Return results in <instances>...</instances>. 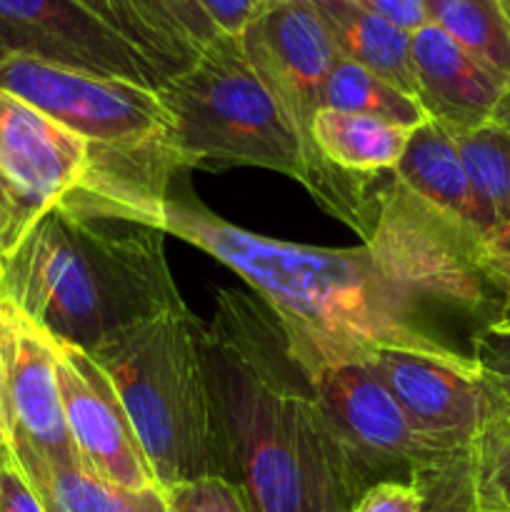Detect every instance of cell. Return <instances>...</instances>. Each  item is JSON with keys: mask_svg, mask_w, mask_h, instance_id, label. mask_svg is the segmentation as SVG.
I'll list each match as a JSON object with an SVG mask.
<instances>
[{"mask_svg": "<svg viewBox=\"0 0 510 512\" xmlns=\"http://www.w3.org/2000/svg\"><path fill=\"white\" fill-rule=\"evenodd\" d=\"M393 178L425 200L430 208L440 210L485 238L498 230V223L470 183L453 138L435 120L413 130L403 158L395 165Z\"/></svg>", "mask_w": 510, "mask_h": 512, "instance_id": "15", "label": "cell"}, {"mask_svg": "<svg viewBox=\"0 0 510 512\" xmlns=\"http://www.w3.org/2000/svg\"><path fill=\"white\" fill-rule=\"evenodd\" d=\"M0 448L8 458L80 460L65 425L55 340L0 298Z\"/></svg>", "mask_w": 510, "mask_h": 512, "instance_id": "10", "label": "cell"}, {"mask_svg": "<svg viewBox=\"0 0 510 512\" xmlns=\"http://www.w3.org/2000/svg\"><path fill=\"white\" fill-rule=\"evenodd\" d=\"M3 455H5V453H3V448H0V458H3Z\"/></svg>", "mask_w": 510, "mask_h": 512, "instance_id": "35", "label": "cell"}, {"mask_svg": "<svg viewBox=\"0 0 510 512\" xmlns=\"http://www.w3.org/2000/svg\"><path fill=\"white\" fill-rule=\"evenodd\" d=\"M358 3L408 35L418 33L430 23L423 0H358Z\"/></svg>", "mask_w": 510, "mask_h": 512, "instance_id": "30", "label": "cell"}, {"mask_svg": "<svg viewBox=\"0 0 510 512\" xmlns=\"http://www.w3.org/2000/svg\"><path fill=\"white\" fill-rule=\"evenodd\" d=\"M88 165V143L78 133L0 90V260L83 185Z\"/></svg>", "mask_w": 510, "mask_h": 512, "instance_id": "8", "label": "cell"}, {"mask_svg": "<svg viewBox=\"0 0 510 512\" xmlns=\"http://www.w3.org/2000/svg\"><path fill=\"white\" fill-rule=\"evenodd\" d=\"M485 270H488L495 290L503 298V315H510V225L508 228L493 230L485 238Z\"/></svg>", "mask_w": 510, "mask_h": 512, "instance_id": "29", "label": "cell"}, {"mask_svg": "<svg viewBox=\"0 0 510 512\" xmlns=\"http://www.w3.org/2000/svg\"><path fill=\"white\" fill-rule=\"evenodd\" d=\"M290 345L365 490L383 480L413 483L425 470L458 458L440 453L418 433L370 368L368 355L335 353L318 345Z\"/></svg>", "mask_w": 510, "mask_h": 512, "instance_id": "7", "label": "cell"}, {"mask_svg": "<svg viewBox=\"0 0 510 512\" xmlns=\"http://www.w3.org/2000/svg\"><path fill=\"white\" fill-rule=\"evenodd\" d=\"M55 373L80 463L123 490H160L123 403L95 360L85 350L55 340Z\"/></svg>", "mask_w": 510, "mask_h": 512, "instance_id": "12", "label": "cell"}, {"mask_svg": "<svg viewBox=\"0 0 510 512\" xmlns=\"http://www.w3.org/2000/svg\"><path fill=\"white\" fill-rule=\"evenodd\" d=\"M463 158L475 193L498 228L510 225V128L488 123L468 130H448Z\"/></svg>", "mask_w": 510, "mask_h": 512, "instance_id": "21", "label": "cell"}, {"mask_svg": "<svg viewBox=\"0 0 510 512\" xmlns=\"http://www.w3.org/2000/svg\"><path fill=\"white\" fill-rule=\"evenodd\" d=\"M503 5H505V10H508V15H510V0H503Z\"/></svg>", "mask_w": 510, "mask_h": 512, "instance_id": "33", "label": "cell"}, {"mask_svg": "<svg viewBox=\"0 0 510 512\" xmlns=\"http://www.w3.org/2000/svg\"><path fill=\"white\" fill-rule=\"evenodd\" d=\"M203 323L185 308L120 330L88 353L113 383L158 488L220 478Z\"/></svg>", "mask_w": 510, "mask_h": 512, "instance_id": "5", "label": "cell"}, {"mask_svg": "<svg viewBox=\"0 0 510 512\" xmlns=\"http://www.w3.org/2000/svg\"><path fill=\"white\" fill-rule=\"evenodd\" d=\"M413 130L368 115L340 113L323 108L310 125V138L320 158L333 170L355 180L373 183L378 173L390 170L403 158Z\"/></svg>", "mask_w": 510, "mask_h": 512, "instance_id": "17", "label": "cell"}, {"mask_svg": "<svg viewBox=\"0 0 510 512\" xmlns=\"http://www.w3.org/2000/svg\"><path fill=\"white\" fill-rule=\"evenodd\" d=\"M168 512H248L238 490L223 478H203L165 490Z\"/></svg>", "mask_w": 510, "mask_h": 512, "instance_id": "25", "label": "cell"}, {"mask_svg": "<svg viewBox=\"0 0 510 512\" xmlns=\"http://www.w3.org/2000/svg\"><path fill=\"white\" fill-rule=\"evenodd\" d=\"M13 463L35 490L45 512H168L163 490H123L85 468L80 460L53 463L23 455Z\"/></svg>", "mask_w": 510, "mask_h": 512, "instance_id": "18", "label": "cell"}, {"mask_svg": "<svg viewBox=\"0 0 510 512\" xmlns=\"http://www.w3.org/2000/svg\"><path fill=\"white\" fill-rule=\"evenodd\" d=\"M33 58L158 88L155 65L85 0H0V60Z\"/></svg>", "mask_w": 510, "mask_h": 512, "instance_id": "9", "label": "cell"}, {"mask_svg": "<svg viewBox=\"0 0 510 512\" xmlns=\"http://www.w3.org/2000/svg\"><path fill=\"white\" fill-rule=\"evenodd\" d=\"M420 505H423V493L418 483L383 480L365 490L350 512H420Z\"/></svg>", "mask_w": 510, "mask_h": 512, "instance_id": "26", "label": "cell"}, {"mask_svg": "<svg viewBox=\"0 0 510 512\" xmlns=\"http://www.w3.org/2000/svg\"><path fill=\"white\" fill-rule=\"evenodd\" d=\"M413 483L423 493L420 512H483L470 453L425 470Z\"/></svg>", "mask_w": 510, "mask_h": 512, "instance_id": "23", "label": "cell"}, {"mask_svg": "<svg viewBox=\"0 0 510 512\" xmlns=\"http://www.w3.org/2000/svg\"><path fill=\"white\" fill-rule=\"evenodd\" d=\"M160 228L238 273L278 315L290 343L348 355L393 348L470 358L445 333L448 315L395 278L370 245L315 248L265 238L173 195Z\"/></svg>", "mask_w": 510, "mask_h": 512, "instance_id": "2", "label": "cell"}, {"mask_svg": "<svg viewBox=\"0 0 510 512\" xmlns=\"http://www.w3.org/2000/svg\"><path fill=\"white\" fill-rule=\"evenodd\" d=\"M480 508L510 512V413L495 410L470 448Z\"/></svg>", "mask_w": 510, "mask_h": 512, "instance_id": "22", "label": "cell"}, {"mask_svg": "<svg viewBox=\"0 0 510 512\" xmlns=\"http://www.w3.org/2000/svg\"><path fill=\"white\" fill-rule=\"evenodd\" d=\"M165 235L155 220L75 188L3 260L0 298L58 343L93 353L183 305Z\"/></svg>", "mask_w": 510, "mask_h": 512, "instance_id": "3", "label": "cell"}, {"mask_svg": "<svg viewBox=\"0 0 510 512\" xmlns=\"http://www.w3.org/2000/svg\"><path fill=\"white\" fill-rule=\"evenodd\" d=\"M490 120H493V123H498V125H505V128H510V85L505 88L503 98H500L498 108H495L493 118H490Z\"/></svg>", "mask_w": 510, "mask_h": 512, "instance_id": "31", "label": "cell"}, {"mask_svg": "<svg viewBox=\"0 0 510 512\" xmlns=\"http://www.w3.org/2000/svg\"><path fill=\"white\" fill-rule=\"evenodd\" d=\"M310 5L323 20L338 58L350 60L418 98L410 35L405 30L370 13L358 0H310Z\"/></svg>", "mask_w": 510, "mask_h": 512, "instance_id": "16", "label": "cell"}, {"mask_svg": "<svg viewBox=\"0 0 510 512\" xmlns=\"http://www.w3.org/2000/svg\"><path fill=\"white\" fill-rule=\"evenodd\" d=\"M85 3H88L90 8H95V10H98V3H95V0H85ZM98 13H100V10H98ZM100 15H103V13H100ZM103 18H105V15H103Z\"/></svg>", "mask_w": 510, "mask_h": 512, "instance_id": "32", "label": "cell"}, {"mask_svg": "<svg viewBox=\"0 0 510 512\" xmlns=\"http://www.w3.org/2000/svg\"><path fill=\"white\" fill-rule=\"evenodd\" d=\"M410 58L420 105L445 130L488 123L508 88L503 78L433 23L410 35Z\"/></svg>", "mask_w": 510, "mask_h": 512, "instance_id": "13", "label": "cell"}, {"mask_svg": "<svg viewBox=\"0 0 510 512\" xmlns=\"http://www.w3.org/2000/svg\"><path fill=\"white\" fill-rule=\"evenodd\" d=\"M323 108L340 110V113L368 115V118L385 120L400 128L415 130L428 123V113L418 98L403 93L388 80L378 78L370 70L338 58L325 83Z\"/></svg>", "mask_w": 510, "mask_h": 512, "instance_id": "20", "label": "cell"}, {"mask_svg": "<svg viewBox=\"0 0 510 512\" xmlns=\"http://www.w3.org/2000/svg\"><path fill=\"white\" fill-rule=\"evenodd\" d=\"M428 20L510 85V15L503 0H423Z\"/></svg>", "mask_w": 510, "mask_h": 512, "instance_id": "19", "label": "cell"}, {"mask_svg": "<svg viewBox=\"0 0 510 512\" xmlns=\"http://www.w3.org/2000/svg\"><path fill=\"white\" fill-rule=\"evenodd\" d=\"M220 478L248 512H350L365 485L278 315L218 290L200 333Z\"/></svg>", "mask_w": 510, "mask_h": 512, "instance_id": "1", "label": "cell"}, {"mask_svg": "<svg viewBox=\"0 0 510 512\" xmlns=\"http://www.w3.org/2000/svg\"><path fill=\"white\" fill-rule=\"evenodd\" d=\"M483 512H490V510H483Z\"/></svg>", "mask_w": 510, "mask_h": 512, "instance_id": "36", "label": "cell"}, {"mask_svg": "<svg viewBox=\"0 0 510 512\" xmlns=\"http://www.w3.org/2000/svg\"><path fill=\"white\" fill-rule=\"evenodd\" d=\"M0 512H45L35 490L8 455L0 458Z\"/></svg>", "mask_w": 510, "mask_h": 512, "instance_id": "28", "label": "cell"}, {"mask_svg": "<svg viewBox=\"0 0 510 512\" xmlns=\"http://www.w3.org/2000/svg\"><path fill=\"white\" fill-rule=\"evenodd\" d=\"M105 20L115 25L163 80L188 68L215 40V30L198 0H95Z\"/></svg>", "mask_w": 510, "mask_h": 512, "instance_id": "14", "label": "cell"}, {"mask_svg": "<svg viewBox=\"0 0 510 512\" xmlns=\"http://www.w3.org/2000/svg\"><path fill=\"white\" fill-rule=\"evenodd\" d=\"M470 355L495 405L510 413V315L490 320L473 335Z\"/></svg>", "mask_w": 510, "mask_h": 512, "instance_id": "24", "label": "cell"}, {"mask_svg": "<svg viewBox=\"0 0 510 512\" xmlns=\"http://www.w3.org/2000/svg\"><path fill=\"white\" fill-rule=\"evenodd\" d=\"M155 93L173 123L180 168L255 165L300 180L313 193V170L298 133L238 38L215 40Z\"/></svg>", "mask_w": 510, "mask_h": 512, "instance_id": "6", "label": "cell"}, {"mask_svg": "<svg viewBox=\"0 0 510 512\" xmlns=\"http://www.w3.org/2000/svg\"><path fill=\"white\" fill-rule=\"evenodd\" d=\"M370 368L410 423L440 453H470L498 410L473 358L383 348L368 353Z\"/></svg>", "mask_w": 510, "mask_h": 512, "instance_id": "11", "label": "cell"}, {"mask_svg": "<svg viewBox=\"0 0 510 512\" xmlns=\"http://www.w3.org/2000/svg\"><path fill=\"white\" fill-rule=\"evenodd\" d=\"M270 0H198L203 13L225 38H240Z\"/></svg>", "mask_w": 510, "mask_h": 512, "instance_id": "27", "label": "cell"}, {"mask_svg": "<svg viewBox=\"0 0 510 512\" xmlns=\"http://www.w3.org/2000/svg\"><path fill=\"white\" fill-rule=\"evenodd\" d=\"M0 90L25 100L88 143L78 190L160 225L180 168L173 123L155 88L33 58L0 60Z\"/></svg>", "mask_w": 510, "mask_h": 512, "instance_id": "4", "label": "cell"}, {"mask_svg": "<svg viewBox=\"0 0 510 512\" xmlns=\"http://www.w3.org/2000/svg\"><path fill=\"white\" fill-rule=\"evenodd\" d=\"M0 280H3V260H0Z\"/></svg>", "mask_w": 510, "mask_h": 512, "instance_id": "34", "label": "cell"}]
</instances>
